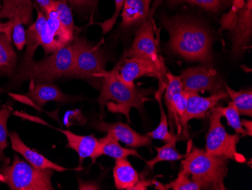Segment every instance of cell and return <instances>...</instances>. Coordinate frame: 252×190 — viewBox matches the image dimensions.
Instances as JSON below:
<instances>
[{
	"label": "cell",
	"instance_id": "cell-7",
	"mask_svg": "<svg viewBox=\"0 0 252 190\" xmlns=\"http://www.w3.org/2000/svg\"><path fill=\"white\" fill-rule=\"evenodd\" d=\"M210 127L206 135L205 151L211 155L220 156L239 163L246 161L243 154L237 151V144L241 135L230 134L221 123V114L217 108L212 109Z\"/></svg>",
	"mask_w": 252,
	"mask_h": 190
},
{
	"label": "cell",
	"instance_id": "cell-3",
	"mask_svg": "<svg viewBox=\"0 0 252 190\" xmlns=\"http://www.w3.org/2000/svg\"><path fill=\"white\" fill-rule=\"evenodd\" d=\"M75 47L73 42L40 61L23 60L14 74V80H31L33 83H52L63 76H70L74 65Z\"/></svg>",
	"mask_w": 252,
	"mask_h": 190
},
{
	"label": "cell",
	"instance_id": "cell-21",
	"mask_svg": "<svg viewBox=\"0 0 252 190\" xmlns=\"http://www.w3.org/2000/svg\"><path fill=\"white\" fill-rule=\"evenodd\" d=\"M45 25L46 17L42 11L37 8L36 21L30 25L26 31V52L24 59L25 60H32L38 46H41Z\"/></svg>",
	"mask_w": 252,
	"mask_h": 190
},
{
	"label": "cell",
	"instance_id": "cell-36",
	"mask_svg": "<svg viewBox=\"0 0 252 190\" xmlns=\"http://www.w3.org/2000/svg\"><path fill=\"white\" fill-rule=\"evenodd\" d=\"M12 28L13 24L11 21H8L6 23L0 22V34H5L10 39H12Z\"/></svg>",
	"mask_w": 252,
	"mask_h": 190
},
{
	"label": "cell",
	"instance_id": "cell-38",
	"mask_svg": "<svg viewBox=\"0 0 252 190\" xmlns=\"http://www.w3.org/2000/svg\"><path fill=\"white\" fill-rule=\"evenodd\" d=\"M66 2H70L71 5L78 7H85L90 5L94 0H65Z\"/></svg>",
	"mask_w": 252,
	"mask_h": 190
},
{
	"label": "cell",
	"instance_id": "cell-33",
	"mask_svg": "<svg viewBox=\"0 0 252 190\" xmlns=\"http://www.w3.org/2000/svg\"><path fill=\"white\" fill-rule=\"evenodd\" d=\"M171 5H176L180 2H188L199 5L209 12H216L228 3L229 0H168Z\"/></svg>",
	"mask_w": 252,
	"mask_h": 190
},
{
	"label": "cell",
	"instance_id": "cell-41",
	"mask_svg": "<svg viewBox=\"0 0 252 190\" xmlns=\"http://www.w3.org/2000/svg\"><path fill=\"white\" fill-rule=\"evenodd\" d=\"M144 4H145V8L147 12H150V7H151V0H144Z\"/></svg>",
	"mask_w": 252,
	"mask_h": 190
},
{
	"label": "cell",
	"instance_id": "cell-11",
	"mask_svg": "<svg viewBox=\"0 0 252 190\" xmlns=\"http://www.w3.org/2000/svg\"><path fill=\"white\" fill-rule=\"evenodd\" d=\"M46 17V25L44 30L41 46L45 55L53 53L72 43L73 33L68 31L61 22L53 5L44 11Z\"/></svg>",
	"mask_w": 252,
	"mask_h": 190
},
{
	"label": "cell",
	"instance_id": "cell-32",
	"mask_svg": "<svg viewBox=\"0 0 252 190\" xmlns=\"http://www.w3.org/2000/svg\"><path fill=\"white\" fill-rule=\"evenodd\" d=\"M246 0H232L231 8L227 13L222 16L220 20V31H231L236 24V17L239 10L243 8Z\"/></svg>",
	"mask_w": 252,
	"mask_h": 190
},
{
	"label": "cell",
	"instance_id": "cell-30",
	"mask_svg": "<svg viewBox=\"0 0 252 190\" xmlns=\"http://www.w3.org/2000/svg\"><path fill=\"white\" fill-rule=\"evenodd\" d=\"M53 7L56 11L59 20L62 25L70 32L74 34V21H73V13L70 7L65 0H55Z\"/></svg>",
	"mask_w": 252,
	"mask_h": 190
},
{
	"label": "cell",
	"instance_id": "cell-23",
	"mask_svg": "<svg viewBox=\"0 0 252 190\" xmlns=\"http://www.w3.org/2000/svg\"><path fill=\"white\" fill-rule=\"evenodd\" d=\"M11 41L5 34H0V76H11L16 72L18 58Z\"/></svg>",
	"mask_w": 252,
	"mask_h": 190
},
{
	"label": "cell",
	"instance_id": "cell-22",
	"mask_svg": "<svg viewBox=\"0 0 252 190\" xmlns=\"http://www.w3.org/2000/svg\"><path fill=\"white\" fill-rule=\"evenodd\" d=\"M149 12L144 0H125L122 12V27L128 28L141 24L147 19Z\"/></svg>",
	"mask_w": 252,
	"mask_h": 190
},
{
	"label": "cell",
	"instance_id": "cell-25",
	"mask_svg": "<svg viewBox=\"0 0 252 190\" xmlns=\"http://www.w3.org/2000/svg\"><path fill=\"white\" fill-rule=\"evenodd\" d=\"M163 89V88H160L159 90L155 95V99H157V101L159 105L160 113H161L159 124L155 130L149 132L147 135L151 137V139L162 140L165 143H168V142L176 140V139L180 140L179 136L181 134L175 135V134L171 133L168 130V119H167V115L165 114V110H164L162 102V94Z\"/></svg>",
	"mask_w": 252,
	"mask_h": 190
},
{
	"label": "cell",
	"instance_id": "cell-39",
	"mask_svg": "<svg viewBox=\"0 0 252 190\" xmlns=\"http://www.w3.org/2000/svg\"><path fill=\"white\" fill-rule=\"evenodd\" d=\"M37 2L38 5L40 7L42 12H44L46 8L52 6L55 0H35Z\"/></svg>",
	"mask_w": 252,
	"mask_h": 190
},
{
	"label": "cell",
	"instance_id": "cell-15",
	"mask_svg": "<svg viewBox=\"0 0 252 190\" xmlns=\"http://www.w3.org/2000/svg\"><path fill=\"white\" fill-rule=\"evenodd\" d=\"M66 137L67 140L66 148L74 150L79 158V169L81 168L83 161L89 158L95 163L97 158L103 154L101 146L98 139L93 135L81 136L73 133L70 130H59Z\"/></svg>",
	"mask_w": 252,
	"mask_h": 190
},
{
	"label": "cell",
	"instance_id": "cell-4",
	"mask_svg": "<svg viewBox=\"0 0 252 190\" xmlns=\"http://www.w3.org/2000/svg\"><path fill=\"white\" fill-rule=\"evenodd\" d=\"M182 161V170L201 190H225L224 179L228 170L227 158L208 154L193 147Z\"/></svg>",
	"mask_w": 252,
	"mask_h": 190
},
{
	"label": "cell",
	"instance_id": "cell-10",
	"mask_svg": "<svg viewBox=\"0 0 252 190\" xmlns=\"http://www.w3.org/2000/svg\"><path fill=\"white\" fill-rule=\"evenodd\" d=\"M180 76L183 90L186 93H219L223 91V83L210 66H198L184 71Z\"/></svg>",
	"mask_w": 252,
	"mask_h": 190
},
{
	"label": "cell",
	"instance_id": "cell-17",
	"mask_svg": "<svg viewBox=\"0 0 252 190\" xmlns=\"http://www.w3.org/2000/svg\"><path fill=\"white\" fill-rule=\"evenodd\" d=\"M113 178L117 190H144L151 185L150 181H143L131 163L126 158L116 160Z\"/></svg>",
	"mask_w": 252,
	"mask_h": 190
},
{
	"label": "cell",
	"instance_id": "cell-1",
	"mask_svg": "<svg viewBox=\"0 0 252 190\" xmlns=\"http://www.w3.org/2000/svg\"><path fill=\"white\" fill-rule=\"evenodd\" d=\"M169 34L170 49L188 61L212 66V39L209 31L192 20L164 18Z\"/></svg>",
	"mask_w": 252,
	"mask_h": 190
},
{
	"label": "cell",
	"instance_id": "cell-16",
	"mask_svg": "<svg viewBox=\"0 0 252 190\" xmlns=\"http://www.w3.org/2000/svg\"><path fill=\"white\" fill-rule=\"evenodd\" d=\"M186 93V92H185ZM187 93V109L185 117V126L187 130L188 122L192 119L203 118L222 99H226V91L214 93L208 97H202L199 93Z\"/></svg>",
	"mask_w": 252,
	"mask_h": 190
},
{
	"label": "cell",
	"instance_id": "cell-27",
	"mask_svg": "<svg viewBox=\"0 0 252 190\" xmlns=\"http://www.w3.org/2000/svg\"><path fill=\"white\" fill-rule=\"evenodd\" d=\"M178 140H178V139L171 140V141L166 143V144L163 147H156V150L157 151V157L154 158V159L146 161L147 166L151 170H153L156 164H158V162L178 161V160H181V158H185L186 155H182V154H179L176 149L175 148V144Z\"/></svg>",
	"mask_w": 252,
	"mask_h": 190
},
{
	"label": "cell",
	"instance_id": "cell-6",
	"mask_svg": "<svg viewBox=\"0 0 252 190\" xmlns=\"http://www.w3.org/2000/svg\"><path fill=\"white\" fill-rule=\"evenodd\" d=\"M73 44L75 47L74 65L70 76L82 78L100 86L102 75L106 71L104 52L99 46L82 38L73 39Z\"/></svg>",
	"mask_w": 252,
	"mask_h": 190
},
{
	"label": "cell",
	"instance_id": "cell-5",
	"mask_svg": "<svg viewBox=\"0 0 252 190\" xmlns=\"http://www.w3.org/2000/svg\"><path fill=\"white\" fill-rule=\"evenodd\" d=\"M52 169H39L14 156L11 165L4 164L0 169V182L11 190H54Z\"/></svg>",
	"mask_w": 252,
	"mask_h": 190
},
{
	"label": "cell",
	"instance_id": "cell-29",
	"mask_svg": "<svg viewBox=\"0 0 252 190\" xmlns=\"http://www.w3.org/2000/svg\"><path fill=\"white\" fill-rule=\"evenodd\" d=\"M222 117H224L228 125L231 127L236 133H239L242 137L248 136L247 131L242 125L240 114L233 103H230L226 107H217Z\"/></svg>",
	"mask_w": 252,
	"mask_h": 190
},
{
	"label": "cell",
	"instance_id": "cell-19",
	"mask_svg": "<svg viewBox=\"0 0 252 190\" xmlns=\"http://www.w3.org/2000/svg\"><path fill=\"white\" fill-rule=\"evenodd\" d=\"M167 83L165 86V96L164 101L168 109V116H169L170 125H171V133H174V127L178 130V134H181L182 131V127L180 124L176 112H175V103L178 97L181 96L183 92L182 83L179 76H175L171 72H168L165 75Z\"/></svg>",
	"mask_w": 252,
	"mask_h": 190
},
{
	"label": "cell",
	"instance_id": "cell-37",
	"mask_svg": "<svg viewBox=\"0 0 252 190\" xmlns=\"http://www.w3.org/2000/svg\"><path fill=\"white\" fill-rule=\"evenodd\" d=\"M79 186L78 190H100V187L93 182H83L81 180H79Z\"/></svg>",
	"mask_w": 252,
	"mask_h": 190
},
{
	"label": "cell",
	"instance_id": "cell-20",
	"mask_svg": "<svg viewBox=\"0 0 252 190\" xmlns=\"http://www.w3.org/2000/svg\"><path fill=\"white\" fill-rule=\"evenodd\" d=\"M27 97L39 109L49 102L63 103L71 99L52 83H34L27 93Z\"/></svg>",
	"mask_w": 252,
	"mask_h": 190
},
{
	"label": "cell",
	"instance_id": "cell-35",
	"mask_svg": "<svg viewBox=\"0 0 252 190\" xmlns=\"http://www.w3.org/2000/svg\"><path fill=\"white\" fill-rule=\"evenodd\" d=\"M65 124H67L68 122H70V124H86V118L83 117L82 113L79 109L73 111V112H69L66 113V117H65Z\"/></svg>",
	"mask_w": 252,
	"mask_h": 190
},
{
	"label": "cell",
	"instance_id": "cell-8",
	"mask_svg": "<svg viewBox=\"0 0 252 190\" xmlns=\"http://www.w3.org/2000/svg\"><path fill=\"white\" fill-rule=\"evenodd\" d=\"M0 19L8 18L13 24L12 40L21 51L26 45V31L24 25H32L33 5L32 0H1Z\"/></svg>",
	"mask_w": 252,
	"mask_h": 190
},
{
	"label": "cell",
	"instance_id": "cell-28",
	"mask_svg": "<svg viewBox=\"0 0 252 190\" xmlns=\"http://www.w3.org/2000/svg\"><path fill=\"white\" fill-rule=\"evenodd\" d=\"M13 113V108L9 105H5L0 109V161L4 164H9V159L4 154V150L8 147V136L9 135L7 123L11 113Z\"/></svg>",
	"mask_w": 252,
	"mask_h": 190
},
{
	"label": "cell",
	"instance_id": "cell-40",
	"mask_svg": "<svg viewBox=\"0 0 252 190\" xmlns=\"http://www.w3.org/2000/svg\"><path fill=\"white\" fill-rule=\"evenodd\" d=\"M242 125L246 129L247 131L248 135L252 137V120H246V119H243L241 120Z\"/></svg>",
	"mask_w": 252,
	"mask_h": 190
},
{
	"label": "cell",
	"instance_id": "cell-12",
	"mask_svg": "<svg viewBox=\"0 0 252 190\" xmlns=\"http://www.w3.org/2000/svg\"><path fill=\"white\" fill-rule=\"evenodd\" d=\"M120 80L131 87H135L134 80L143 76H152L158 78L160 87L165 88L167 81L162 80L165 75L158 70L153 62L138 57H123V60L114 67Z\"/></svg>",
	"mask_w": 252,
	"mask_h": 190
},
{
	"label": "cell",
	"instance_id": "cell-18",
	"mask_svg": "<svg viewBox=\"0 0 252 190\" xmlns=\"http://www.w3.org/2000/svg\"><path fill=\"white\" fill-rule=\"evenodd\" d=\"M12 150L21 154V155L32 166L39 169H52L58 172L67 171V168L52 162L50 160L45 158L37 151L32 150L21 140V137L16 132L9 133Z\"/></svg>",
	"mask_w": 252,
	"mask_h": 190
},
{
	"label": "cell",
	"instance_id": "cell-34",
	"mask_svg": "<svg viewBox=\"0 0 252 190\" xmlns=\"http://www.w3.org/2000/svg\"><path fill=\"white\" fill-rule=\"evenodd\" d=\"M114 1H115V11H114L113 16L110 19L103 22V23L99 24L100 26L101 27L104 35L107 34L113 28V27L114 26L116 22H117V18H118L119 15H120V12L123 10L125 0H114Z\"/></svg>",
	"mask_w": 252,
	"mask_h": 190
},
{
	"label": "cell",
	"instance_id": "cell-26",
	"mask_svg": "<svg viewBox=\"0 0 252 190\" xmlns=\"http://www.w3.org/2000/svg\"><path fill=\"white\" fill-rule=\"evenodd\" d=\"M226 92L228 96H230L240 115L252 117V90L246 91H235L227 85L225 84Z\"/></svg>",
	"mask_w": 252,
	"mask_h": 190
},
{
	"label": "cell",
	"instance_id": "cell-24",
	"mask_svg": "<svg viewBox=\"0 0 252 190\" xmlns=\"http://www.w3.org/2000/svg\"><path fill=\"white\" fill-rule=\"evenodd\" d=\"M99 143L101 146L103 154L109 156L114 159L126 158L128 156H136L141 158L140 154L134 149H127L121 147L119 140L111 133H107V136L103 138L98 139Z\"/></svg>",
	"mask_w": 252,
	"mask_h": 190
},
{
	"label": "cell",
	"instance_id": "cell-14",
	"mask_svg": "<svg viewBox=\"0 0 252 190\" xmlns=\"http://www.w3.org/2000/svg\"><path fill=\"white\" fill-rule=\"evenodd\" d=\"M93 126L99 131L111 133L119 141L131 148L148 147L152 144L151 137L137 133L128 124L121 122L107 123L104 120H97L93 122Z\"/></svg>",
	"mask_w": 252,
	"mask_h": 190
},
{
	"label": "cell",
	"instance_id": "cell-9",
	"mask_svg": "<svg viewBox=\"0 0 252 190\" xmlns=\"http://www.w3.org/2000/svg\"><path fill=\"white\" fill-rule=\"evenodd\" d=\"M123 57H138L153 62L163 75H166L164 61L158 54L156 43L154 26L151 20L146 19L136 33L132 46L125 52Z\"/></svg>",
	"mask_w": 252,
	"mask_h": 190
},
{
	"label": "cell",
	"instance_id": "cell-2",
	"mask_svg": "<svg viewBox=\"0 0 252 190\" xmlns=\"http://www.w3.org/2000/svg\"><path fill=\"white\" fill-rule=\"evenodd\" d=\"M100 94L97 103L101 109L107 106L110 112L125 114L128 122L130 110L135 108L140 112L144 109V104L149 100L151 89H137L125 84L117 75L115 69L102 75Z\"/></svg>",
	"mask_w": 252,
	"mask_h": 190
},
{
	"label": "cell",
	"instance_id": "cell-42",
	"mask_svg": "<svg viewBox=\"0 0 252 190\" xmlns=\"http://www.w3.org/2000/svg\"><path fill=\"white\" fill-rule=\"evenodd\" d=\"M0 93H1V89H0Z\"/></svg>",
	"mask_w": 252,
	"mask_h": 190
},
{
	"label": "cell",
	"instance_id": "cell-31",
	"mask_svg": "<svg viewBox=\"0 0 252 190\" xmlns=\"http://www.w3.org/2000/svg\"><path fill=\"white\" fill-rule=\"evenodd\" d=\"M168 189L173 190H201L199 186L196 182H194L192 180H190L189 176L182 169L175 181L162 186V189H160V190H168Z\"/></svg>",
	"mask_w": 252,
	"mask_h": 190
},
{
	"label": "cell",
	"instance_id": "cell-13",
	"mask_svg": "<svg viewBox=\"0 0 252 190\" xmlns=\"http://www.w3.org/2000/svg\"><path fill=\"white\" fill-rule=\"evenodd\" d=\"M233 54H243L249 48L252 37V0H246L236 17L234 28L231 30Z\"/></svg>",
	"mask_w": 252,
	"mask_h": 190
}]
</instances>
